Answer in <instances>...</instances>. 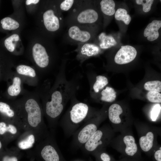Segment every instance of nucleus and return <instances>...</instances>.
Returning <instances> with one entry per match:
<instances>
[{
    "mask_svg": "<svg viewBox=\"0 0 161 161\" xmlns=\"http://www.w3.org/2000/svg\"><path fill=\"white\" fill-rule=\"evenodd\" d=\"M24 108V114L20 117L23 131H33L41 141L48 137L50 131L44 120L41 109L37 102L34 99H29L25 103Z\"/></svg>",
    "mask_w": 161,
    "mask_h": 161,
    "instance_id": "obj_1",
    "label": "nucleus"
},
{
    "mask_svg": "<svg viewBox=\"0 0 161 161\" xmlns=\"http://www.w3.org/2000/svg\"><path fill=\"white\" fill-rule=\"evenodd\" d=\"M88 0H77L73 8L64 20V24L93 26L98 21L99 15Z\"/></svg>",
    "mask_w": 161,
    "mask_h": 161,
    "instance_id": "obj_2",
    "label": "nucleus"
},
{
    "mask_svg": "<svg viewBox=\"0 0 161 161\" xmlns=\"http://www.w3.org/2000/svg\"><path fill=\"white\" fill-rule=\"evenodd\" d=\"M89 110L88 105L83 103H76L72 106L68 117L61 121L60 123L66 136H69L74 134L85 120Z\"/></svg>",
    "mask_w": 161,
    "mask_h": 161,
    "instance_id": "obj_3",
    "label": "nucleus"
},
{
    "mask_svg": "<svg viewBox=\"0 0 161 161\" xmlns=\"http://www.w3.org/2000/svg\"><path fill=\"white\" fill-rule=\"evenodd\" d=\"M94 35L93 26L72 24L67 26L63 40L68 43L78 45L90 42Z\"/></svg>",
    "mask_w": 161,
    "mask_h": 161,
    "instance_id": "obj_4",
    "label": "nucleus"
},
{
    "mask_svg": "<svg viewBox=\"0 0 161 161\" xmlns=\"http://www.w3.org/2000/svg\"><path fill=\"white\" fill-rule=\"evenodd\" d=\"M50 131L47 137L38 143L35 148L44 161H66L62 155L54 137Z\"/></svg>",
    "mask_w": 161,
    "mask_h": 161,
    "instance_id": "obj_5",
    "label": "nucleus"
},
{
    "mask_svg": "<svg viewBox=\"0 0 161 161\" xmlns=\"http://www.w3.org/2000/svg\"><path fill=\"white\" fill-rule=\"evenodd\" d=\"M61 92L58 91L52 94L51 100L45 105V111L48 117L50 131H54L58 124V119L62 112L64 103Z\"/></svg>",
    "mask_w": 161,
    "mask_h": 161,
    "instance_id": "obj_6",
    "label": "nucleus"
},
{
    "mask_svg": "<svg viewBox=\"0 0 161 161\" xmlns=\"http://www.w3.org/2000/svg\"><path fill=\"white\" fill-rule=\"evenodd\" d=\"M42 19L45 28L49 32H59L64 25V20L58 5L46 10L43 13Z\"/></svg>",
    "mask_w": 161,
    "mask_h": 161,
    "instance_id": "obj_7",
    "label": "nucleus"
},
{
    "mask_svg": "<svg viewBox=\"0 0 161 161\" xmlns=\"http://www.w3.org/2000/svg\"><path fill=\"white\" fill-rule=\"evenodd\" d=\"M97 129L96 124L88 120L73 135L72 145L75 148L82 147Z\"/></svg>",
    "mask_w": 161,
    "mask_h": 161,
    "instance_id": "obj_8",
    "label": "nucleus"
},
{
    "mask_svg": "<svg viewBox=\"0 0 161 161\" xmlns=\"http://www.w3.org/2000/svg\"><path fill=\"white\" fill-rule=\"evenodd\" d=\"M23 132L15 124L5 121L0 122V137L6 143L17 139Z\"/></svg>",
    "mask_w": 161,
    "mask_h": 161,
    "instance_id": "obj_9",
    "label": "nucleus"
},
{
    "mask_svg": "<svg viewBox=\"0 0 161 161\" xmlns=\"http://www.w3.org/2000/svg\"><path fill=\"white\" fill-rule=\"evenodd\" d=\"M40 141L38 136L33 131H24L17 139V148L23 150L30 149Z\"/></svg>",
    "mask_w": 161,
    "mask_h": 161,
    "instance_id": "obj_10",
    "label": "nucleus"
},
{
    "mask_svg": "<svg viewBox=\"0 0 161 161\" xmlns=\"http://www.w3.org/2000/svg\"><path fill=\"white\" fill-rule=\"evenodd\" d=\"M137 55V51L134 47L130 45L123 46L116 54L114 61L118 64H126L133 61Z\"/></svg>",
    "mask_w": 161,
    "mask_h": 161,
    "instance_id": "obj_11",
    "label": "nucleus"
},
{
    "mask_svg": "<svg viewBox=\"0 0 161 161\" xmlns=\"http://www.w3.org/2000/svg\"><path fill=\"white\" fill-rule=\"evenodd\" d=\"M32 53L34 59L38 66L44 68L48 66L49 56L44 46L39 43H36L33 47Z\"/></svg>",
    "mask_w": 161,
    "mask_h": 161,
    "instance_id": "obj_12",
    "label": "nucleus"
},
{
    "mask_svg": "<svg viewBox=\"0 0 161 161\" xmlns=\"http://www.w3.org/2000/svg\"><path fill=\"white\" fill-rule=\"evenodd\" d=\"M103 132L101 130H97L82 147L83 146L84 149L87 152H92L103 144Z\"/></svg>",
    "mask_w": 161,
    "mask_h": 161,
    "instance_id": "obj_13",
    "label": "nucleus"
},
{
    "mask_svg": "<svg viewBox=\"0 0 161 161\" xmlns=\"http://www.w3.org/2000/svg\"><path fill=\"white\" fill-rule=\"evenodd\" d=\"M161 27V21L154 20L149 23L145 29L144 35L147 37L148 40L153 41L157 39L159 37L158 30Z\"/></svg>",
    "mask_w": 161,
    "mask_h": 161,
    "instance_id": "obj_14",
    "label": "nucleus"
},
{
    "mask_svg": "<svg viewBox=\"0 0 161 161\" xmlns=\"http://www.w3.org/2000/svg\"><path fill=\"white\" fill-rule=\"evenodd\" d=\"M78 49L79 55L86 58L97 55L101 50L99 47L90 42L78 45Z\"/></svg>",
    "mask_w": 161,
    "mask_h": 161,
    "instance_id": "obj_15",
    "label": "nucleus"
},
{
    "mask_svg": "<svg viewBox=\"0 0 161 161\" xmlns=\"http://www.w3.org/2000/svg\"><path fill=\"white\" fill-rule=\"evenodd\" d=\"M123 112L122 109L119 105L116 103L112 105L108 110L109 117L110 121L114 124L120 123L121 120L120 116Z\"/></svg>",
    "mask_w": 161,
    "mask_h": 161,
    "instance_id": "obj_16",
    "label": "nucleus"
},
{
    "mask_svg": "<svg viewBox=\"0 0 161 161\" xmlns=\"http://www.w3.org/2000/svg\"><path fill=\"white\" fill-rule=\"evenodd\" d=\"M123 142L126 145L125 151L129 156H133L137 152V147L134 137L131 135H126L123 139Z\"/></svg>",
    "mask_w": 161,
    "mask_h": 161,
    "instance_id": "obj_17",
    "label": "nucleus"
},
{
    "mask_svg": "<svg viewBox=\"0 0 161 161\" xmlns=\"http://www.w3.org/2000/svg\"><path fill=\"white\" fill-rule=\"evenodd\" d=\"M154 140L153 133L149 131L145 136L141 137L139 140L141 149L145 152L149 151L152 147Z\"/></svg>",
    "mask_w": 161,
    "mask_h": 161,
    "instance_id": "obj_18",
    "label": "nucleus"
},
{
    "mask_svg": "<svg viewBox=\"0 0 161 161\" xmlns=\"http://www.w3.org/2000/svg\"><path fill=\"white\" fill-rule=\"evenodd\" d=\"M100 9L105 15H113L115 13V3L113 0H102L100 3Z\"/></svg>",
    "mask_w": 161,
    "mask_h": 161,
    "instance_id": "obj_19",
    "label": "nucleus"
},
{
    "mask_svg": "<svg viewBox=\"0 0 161 161\" xmlns=\"http://www.w3.org/2000/svg\"><path fill=\"white\" fill-rule=\"evenodd\" d=\"M100 41L99 47L101 49L109 48L115 45L117 43L113 37L110 35H106L104 33H102L99 36Z\"/></svg>",
    "mask_w": 161,
    "mask_h": 161,
    "instance_id": "obj_20",
    "label": "nucleus"
},
{
    "mask_svg": "<svg viewBox=\"0 0 161 161\" xmlns=\"http://www.w3.org/2000/svg\"><path fill=\"white\" fill-rule=\"evenodd\" d=\"M101 100L103 101L112 102L116 97V93L112 88L107 86L103 89L101 92Z\"/></svg>",
    "mask_w": 161,
    "mask_h": 161,
    "instance_id": "obj_21",
    "label": "nucleus"
},
{
    "mask_svg": "<svg viewBox=\"0 0 161 161\" xmlns=\"http://www.w3.org/2000/svg\"><path fill=\"white\" fill-rule=\"evenodd\" d=\"M1 23L2 24V27L5 30H15L18 28L19 26V24L17 21L9 17L3 18Z\"/></svg>",
    "mask_w": 161,
    "mask_h": 161,
    "instance_id": "obj_22",
    "label": "nucleus"
},
{
    "mask_svg": "<svg viewBox=\"0 0 161 161\" xmlns=\"http://www.w3.org/2000/svg\"><path fill=\"white\" fill-rule=\"evenodd\" d=\"M21 80L18 77H15L13 79V83L9 86L7 91L9 94L11 96L18 95L21 91Z\"/></svg>",
    "mask_w": 161,
    "mask_h": 161,
    "instance_id": "obj_23",
    "label": "nucleus"
},
{
    "mask_svg": "<svg viewBox=\"0 0 161 161\" xmlns=\"http://www.w3.org/2000/svg\"><path fill=\"white\" fill-rule=\"evenodd\" d=\"M115 18L117 20L123 21L126 25L129 24L131 20V18L127 14L126 10L121 8L118 9L115 13Z\"/></svg>",
    "mask_w": 161,
    "mask_h": 161,
    "instance_id": "obj_24",
    "label": "nucleus"
},
{
    "mask_svg": "<svg viewBox=\"0 0 161 161\" xmlns=\"http://www.w3.org/2000/svg\"><path fill=\"white\" fill-rule=\"evenodd\" d=\"M108 83L107 78L102 75H98L96 77V80L93 86L94 91L97 93L100 90L103 89Z\"/></svg>",
    "mask_w": 161,
    "mask_h": 161,
    "instance_id": "obj_25",
    "label": "nucleus"
},
{
    "mask_svg": "<svg viewBox=\"0 0 161 161\" xmlns=\"http://www.w3.org/2000/svg\"><path fill=\"white\" fill-rule=\"evenodd\" d=\"M16 70L18 74L26 76L34 77L36 75L35 70L30 66L26 65L18 66L16 68Z\"/></svg>",
    "mask_w": 161,
    "mask_h": 161,
    "instance_id": "obj_26",
    "label": "nucleus"
},
{
    "mask_svg": "<svg viewBox=\"0 0 161 161\" xmlns=\"http://www.w3.org/2000/svg\"><path fill=\"white\" fill-rule=\"evenodd\" d=\"M144 88L149 91L161 92V82L158 80L150 81L146 82Z\"/></svg>",
    "mask_w": 161,
    "mask_h": 161,
    "instance_id": "obj_27",
    "label": "nucleus"
},
{
    "mask_svg": "<svg viewBox=\"0 0 161 161\" xmlns=\"http://www.w3.org/2000/svg\"><path fill=\"white\" fill-rule=\"evenodd\" d=\"M19 38L18 35L14 34L6 39L4 44L7 49L10 52H13L15 49V46L13 42L18 41Z\"/></svg>",
    "mask_w": 161,
    "mask_h": 161,
    "instance_id": "obj_28",
    "label": "nucleus"
},
{
    "mask_svg": "<svg viewBox=\"0 0 161 161\" xmlns=\"http://www.w3.org/2000/svg\"><path fill=\"white\" fill-rule=\"evenodd\" d=\"M77 0H64L60 1L58 7L61 12L70 11L75 6Z\"/></svg>",
    "mask_w": 161,
    "mask_h": 161,
    "instance_id": "obj_29",
    "label": "nucleus"
},
{
    "mask_svg": "<svg viewBox=\"0 0 161 161\" xmlns=\"http://www.w3.org/2000/svg\"><path fill=\"white\" fill-rule=\"evenodd\" d=\"M148 100L150 102L154 103L161 102V94L155 91H149L146 95Z\"/></svg>",
    "mask_w": 161,
    "mask_h": 161,
    "instance_id": "obj_30",
    "label": "nucleus"
},
{
    "mask_svg": "<svg viewBox=\"0 0 161 161\" xmlns=\"http://www.w3.org/2000/svg\"><path fill=\"white\" fill-rule=\"evenodd\" d=\"M154 1L153 0H136V2L138 4L142 5L143 11L147 13L150 10Z\"/></svg>",
    "mask_w": 161,
    "mask_h": 161,
    "instance_id": "obj_31",
    "label": "nucleus"
},
{
    "mask_svg": "<svg viewBox=\"0 0 161 161\" xmlns=\"http://www.w3.org/2000/svg\"><path fill=\"white\" fill-rule=\"evenodd\" d=\"M160 110L161 106L159 104H156L153 107L151 112V118L152 121L156 120Z\"/></svg>",
    "mask_w": 161,
    "mask_h": 161,
    "instance_id": "obj_32",
    "label": "nucleus"
},
{
    "mask_svg": "<svg viewBox=\"0 0 161 161\" xmlns=\"http://www.w3.org/2000/svg\"><path fill=\"white\" fill-rule=\"evenodd\" d=\"M7 154L4 156L2 160V161H18V157L14 155Z\"/></svg>",
    "mask_w": 161,
    "mask_h": 161,
    "instance_id": "obj_33",
    "label": "nucleus"
},
{
    "mask_svg": "<svg viewBox=\"0 0 161 161\" xmlns=\"http://www.w3.org/2000/svg\"><path fill=\"white\" fill-rule=\"evenodd\" d=\"M102 161H110L111 158L109 155L106 153H102L100 156Z\"/></svg>",
    "mask_w": 161,
    "mask_h": 161,
    "instance_id": "obj_34",
    "label": "nucleus"
},
{
    "mask_svg": "<svg viewBox=\"0 0 161 161\" xmlns=\"http://www.w3.org/2000/svg\"><path fill=\"white\" fill-rule=\"evenodd\" d=\"M154 157L157 161H161V150L156 151L154 154Z\"/></svg>",
    "mask_w": 161,
    "mask_h": 161,
    "instance_id": "obj_35",
    "label": "nucleus"
},
{
    "mask_svg": "<svg viewBox=\"0 0 161 161\" xmlns=\"http://www.w3.org/2000/svg\"><path fill=\"white\" fill-rule=\"evenodd\" d=\"M39 1V0H27L26 1V4L27 5H29L31 4H36Z\"/></svg>",
    "mask_w": 161,
    "mask_h": 161,
    "instance_id": "obj_36",
    "label": "nucleus"
},
{
    "mask_svg": "<svg viewBox=\"0 0 161 161\" xmlns=\"http://www.w3.org/2000/svg\"><path fill=\"white\" fill-rule=\"evenodd\" d=\"M2 147V144L1 141L0 139V150L1 149Z\"/></svg>",
    "mask_w": 161,
    "mask_h": 161,
    "instance_id": "obj_37",
    "label": "nucleus"
}]
</instances>
